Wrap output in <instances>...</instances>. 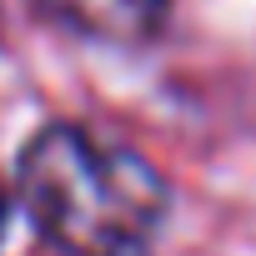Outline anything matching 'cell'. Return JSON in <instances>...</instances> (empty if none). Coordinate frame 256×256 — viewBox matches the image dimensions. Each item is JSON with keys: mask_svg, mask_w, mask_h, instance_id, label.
<instances>
[{"mask_svg": "<svg viewBox=\"0 0 256 256\" xmlns=\"http://www.w3.org/2000/svg\"><path fill=\"white\" fill-rule=\"evenodd\" d=\"M171 6L176 0H30V10L46 26L110 50H141L161 40Z\"/></svg>", "mask_w": 256, "mask_h": 256, "instance_id": "cell-2", "label": "cell"}, {"mask_svg": "<svg viewBox=\"0 0 256 256\" xmlns=\"http://www.w3.org/2000/svg\"><path fill=\"white\" fill-rule=\"evenodd\" d=\"M16 191L66 256H141L171 211V181L146 156L76 120H50L20 146Z\"/></svg>", "mask_w": 256, "mask_h": 256, "instance_id": "cell-1", "label": "cell"}, {"mask_svg": "<svg viewBox=\"0 0 256 256\" xmlns=\"http://www.w3.org/2000/svg\"><path fill=\"white\" fill-rule=\"evenodd\" d=\"M10 211H16V201H10V186L0 181V241H6V231H10Z\"/></svg>", "mask_w": 256, "mask_h": 256, "instance_id": "cell-3", "label": "cell"}]
</instances>
